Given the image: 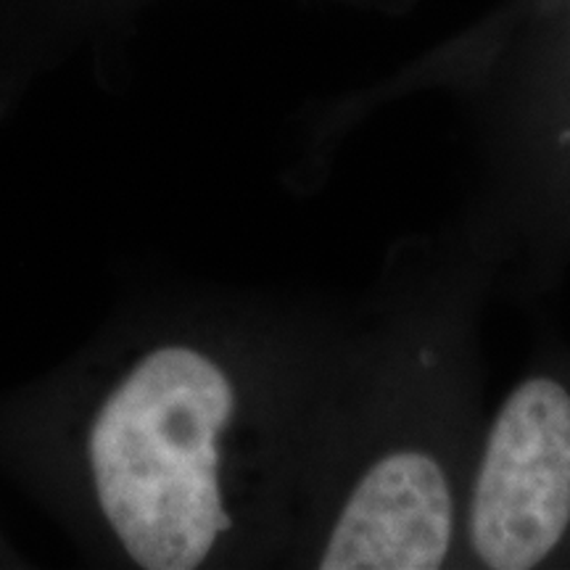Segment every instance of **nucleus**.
<instances>
[{"label": "nucleus", "mask_w": 570, "mask_h": 570, "mask_svg": "<svg viewBox=\"0 0 570 570\" xmlns=\"http://www.w3.org/2000/svg\"><path fill=\"white\" fill-rule=\"evenodd\" d=\"M570 533V389L554 375L512 386L470 483L465 537L479 566H547Z\"/></svg>", "instance_id": "nucleus-2"}, {"label": "nucleus", "mask_w": 570, "mask_h": 570, "mask_svg": "<svg viewBox=\"0 0 570 570\" xmlns=\"http://www.w3.org/2000/svg\"><path fill=\"white\" fill-rule=\"evenodd\" d=\"M235 394L194 348L148 354L109 396L90 433L98 499L142 568L188 570L230 529L219 489V436Z\"/></svg>", "instance_id": "nucleus-1"}, {"label": "nucleus", "mask_w": 570, "mask_h": 570, "mask_svg": "<svg viewBox=\"0 0 570 570\" xmlns=\"http://www.w3.org/2000/svg\"><path fill=\"white\" fill-rule=\"evenodd\" d=\"M460 497L436 452L396 446L381 454L348 491L320 568L436 570L460 539Z\"/></svg>", "instance_id": "nucleus-3"}]
</instances>
